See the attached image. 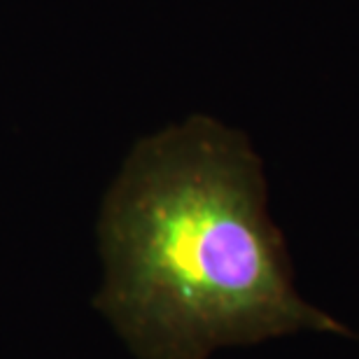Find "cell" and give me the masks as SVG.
Listing matches in <instances>:
<instances>
[{
	"label": "cell",
	"mask_w": 359,
	"mask_h": 359,
	"mask_svg": "<svg viewBox=\"0 0 359 359\" xmlns=\"http://www.w3.org/2000/svg\"><path fill=\"white\" fill-rule=\"evenodd\" d=\"M96 311L133 359H210L301 332L353 329L301 297L262 159L217 119L131 147L100 201Z\"/></svg>",
	"instance_id": "1"
}]
</instances>
